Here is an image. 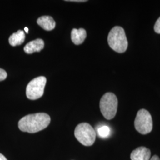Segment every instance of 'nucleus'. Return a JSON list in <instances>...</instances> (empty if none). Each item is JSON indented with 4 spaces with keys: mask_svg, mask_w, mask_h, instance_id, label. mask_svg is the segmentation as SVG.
Segmentation results:
<instances>
[{
    "mask_svg": "<svg viewBox=\"0 0 160 160\" xmlns=\"http://www.w3.org/2000/svg\"><path fill=\"white\" fill-rule=\"evenodd\" d=\"M51 122V118L45 113L26 115L19 120L18 126L21 131L34 133L45 129Z\"/></svg>",
    "mask_w": 160,
    "mask_h": 160,
    "instance_id": "obj_1",
    "label": "nucleus"
},
{
    "mask_svg": "<svg viewBox=\"0 0 160 160\" xmlns=\"http://www.w3.org/2000/svg\"><path fill=\"white\" fill-rule=\"evenodd\" d=\"M108 42L113 51L120 53L126 51L128 46L125 32L120 26H115L110 31Z\"/></svg>",
    "mask_w": 160,
    "mask_h": 160,
    "instance_id": "obj_2",
    "label": "nucleus"
},
{
    "mask_svg": "<svg viewBox=\"0 0 160 160\" xmlns=\"http://www.w3.org/2000/svg\"><path fill=\"white\" fill-rule=\"evenodd\" d=\"M118 100L116 95L112 92H106L100 102V109L103 116L108 120L113 119L118 110Z\"/></svg>",
    "mask_w": 160,
    "mask_h": 160,
    "instance_id": "obj_3",
    "label": "nucleus"
},
{
    "mask_svg": "<svg viewBox=\"0 0 160 160\" xmlns=\"http://www.w3.org/2000/svg\"><path fill=\"white\" fill-rule=\"evenodd\" d=\"M75 137L82 145L89 147L92 145L96 138V132L88 123H81L75 129Z\"/></svg>",
    "mask_w": 160,
    "mask_h": 160,
    "instance_id": "obj_4",
    "label": "nucleus"
},
{
    "mask_svg": "<svg viewBox=\"0 0 160 160\" xmlns=\"http://www.w3.org/2000/svg\"><path fill=\"white\" fill-rule=\"evenodd\" d=\"M134 125L135 129L142 135H146L152 130L153 122L151 114L145 109H141L138 112Z\"/></svg>",
    "mask_w": 160,
    "mask_h": 160,
    "instance_id": "obj_5",
    "label": "nucleus"
},
{
    "mask_svg": "<svg viewBox=\"0 0 160 160\" xmlns=\"http://www.w3.org/2000/svg\"><path fill=\"white\" fill-rule=\"evenodd\" d=\"M46 84V77L43 76L36 77L30 81L26 87L27 97L30 100H34L42 97Z\"/></svg>",
    "mask_w": 160,
    "mask_h": 160,
    "instance_id": "obj_6",
    "label": "nucleus"
},
{
    "mask_svg": "<svg viewBox=\"0 0 160 160\" xmlns=\"http://www.w3.org/2000/svg\"><path fill=\"white\" fill-rule=\"evenodd\" d=\"M151 152L149 149L140 147L134 149L131 154V160H150Z\"/></svg>",
    "mask_w": 160,
    "mask_h": 160,
    "instance_id": "obj_7",
    "label": "nucleus"
},
{
    "mask_svg": "<svg viewBox=\"0 0 160 160\" xmlns=\"http://www.w3.org/2000/svg\"><path fill=\"white\" fill-rule=\"evenodd\" d=\"M44 41L41 39H37L27 43L24 48V51L27 54H32L34 52L41 51L44 48Z\"/></svg>",
    "mask_w": 160,
    "mask_h": 160,
    "instance_id": "obj_8",
    "label": "nucleus"
},
{
    "mask_svg": "<svg viewBox=\"0 0 160 160\" xmlns=\"http://www.w3.org/2000/svg\"><path fill=\"white\" fill-rule=\"evenodd\" d=\"M87 37V33L86 30L80 29H73L71 31V38L72 42L76 45H80L82 44Z\"/></svg>",
    "mask_w": 160,
    "mask_h": 160,
    "instance_id": "obj_9",
    "label": "nucleus"
},
{
    "mask_svg": "<svg viewBox=\"0 0 160 160\" xmlns=\"http://www.w3.org/2000/svg\"><path fill=\"white\" fill-rule=\"evenodd\" d=\"M37 23L42 29L46 31H51L55 29L56 23L53 18L51 16H44L39 17L37 20Z\"/></svg>",
    "mask_w": 160,
    "mask_h": 160,
    "instance_id": "obj_10",
    "label": "nucleus"
},
{
    "mask_svg": "<svg viewBox=\"0 0 160 160\" xmlns=\"http://www.w3.org/2000/svg\"><path fill=\"white\" fill-rule=\"evenodd\" d=\"M26 36L23 30H19L17 32L12 34L9 39L8 42L10 45L12 46H18L23 43L25 40Z\"/></svg>",
    "mask_w": 160,
    "mask_h": 160,
    "instance_id": "obj_11",
    "label": "nucleus"
},
{
    "mask_svg": "<svg viewBox=\"0 0 160 160\" xmlns=\"http://www.w3.org/2000/svg\"><path fill=\"white\" fill-rule=\"evenodd\" d=\"M97 132L100 137L106 138L110 135L111 131L109 126L103 125L97 128Z\"/></svg>",
    "mask_w": 160,
    "mask_h": 160,
    "instance_id": "obj_12",
    "label": "nucleus"
},
{
    "mask_svg": "<svg viewBox=\"0 0 160 160\" xmlns=\"http://www.w3.org/2000/svg\"><path fill=\"white\" fill-rule=\"evenodd\" d=\"M7 77V73L3 69L0 68V81L6 80Z\"/></svg>",
    "mask_w": 160,
    "mask_h": 160,
    "instance_id": "obj_13",
    "label": "nucleus"
},
{
    "mask_svg": "<svg viewBox=\"0 0 160 160\" xmlns=\"http://www.w3.org/2000/svg\"><path fill=\"white\" fill-rule=\"evenodd\" d=\"M154 31L155 33L160 34V17L158 18L155 24Z\"/></svg>",
    "mask_w": 160,
    "mask_h": 160,
    "instance_id": "obj_14",
    "label": "nucleus"
},
{
    "mask_svg": "<svg viewBox=\"0 0 160 160\" xmlns=\"http://www.w3.org/2000/svg\"><path fill=\"white\" fill-rule=\"evenodd\" d=\"M65 1H68V2H87V1L84 0H68Z\"/></svg>",
    "mask_w": 160,
    "mask_h": 160,
    "instance_id": "obj_15",
    "label": "nucleus"
},
{
    "mask_svg": "<svg viewBox=\"0 0 160 160\" xmlns=\"http://www.w3.org/2000/svg\"><path fill=\"white\" fill-rule=\"evenodd\" d=\"M150 160H160V158H159V157H158V155H155L152 156V157H151V158L150 159Z\"/></svg>",
    "mask_w": 160,
    "mask_h": 160,
    "instance_id": "obj_16",
    "label": "nucleus"
},
{
    "mask_svg": "<svg viewBox=\"0 0 160 160\" xmlns=\"http://www.w3.org/2000/svg\"><path fill=\"white\" fill-rule=\"evenodd\" d=\"M0 160H7V159L5 156H4L2 154H0Z\"/></svg>",
    "mask_w": 160,
    "mask_h": 160,
    "instance_id": "obj_17",
    "label": "nucleus"
},
{
    "mask_svg": "<svg viewBox=\"0 0 160 160\" xmlns=\"http://www.w3.org/2000/svg\"><path fill=\"white\" fill-rule=\"evenodd\" d=\"M24 31L26 32V33H29V29L28 28H24Z\"/></svg>",
    "mask_w": 160,
    "mask_h": 160,
    "instance_id": "obj_18",
    "label": "nucleus"
}]
</instances>
